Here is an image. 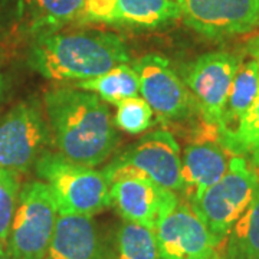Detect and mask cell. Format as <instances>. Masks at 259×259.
Returning <instances> with one entry per match:
<instances>
[{
  "label": "cell",
  "mask_w": 259,
  "mask_h": 259,
  "mask_svg": "<svg viewBox=\"0 0 259 259\" xmlns=\"http://www.w3.org/2000/svg\"><path fill=\"white\" fill-rule=\"evenodd\" d=\"M236 68L238 55L219 51L196 58L185 72L183 81L193 95L202 118L218 131Z\"/></svg>",
  "instance_id": "cell-11"
},
{
  "label": "cell",
  "mask_w": 259,
  "mask_h": 259,
  "mask_svg": "<svg viewBox=\"0 0 259 259\" xmlns=\"http://www.w3.org/2000/svg\"><path fill=\"white\" fill-rule=\"evenodd\" d=\"M128 62L124 39L95 29L56 30L36 37L28 52L29 66L55 82L87 81Z\"/></svg>",
  "instance_id": "cell-2"
},
{
  "label": "cell",
  "mask_w": 259,
  "mask_h": 259,
  "mask_svg": "<svg viewBox=\"0 0 259 259\" xmlns=\"http://www.w3.org/2000/svg\"><path fill=\"white\" fill-rule=\"evenodd\" d=\"M6 88H8V83H6V76L0 72V105L3 102L5 98V93H6Z\"/></svg>",
  "instance_id": "cell-24"
},
{
  "label": "cell",
  "mask_w": 259,
  "mask_h": 259,
  "mask_svg": "<svg viewBox=\"0 0 259 259\" xmlns=\"http://www.w3.org/2000/svg\"><path fill=\"white\" fill-rule=\"evenodd\" d=\"M231 153L218 140H192L182 157V190L186 202H196L226 173Z\"/></svg>",
  "instance_id": "cell-14"
},
{
  "label": "cell",
  "mask_w": 259,
  "mask_h": 259,
  "mask_svg": "<svg viewBox=\"0 0 259 259\" xmlns=\"http://www.w3.org/2000/svg\"><path fill=\"white\" fill-rule=\"evenodd\" d=\"M253 40L259 49V35ZM221 144L232 156L246 158L250 166L259 170V91L239 128Z\"/></svg>",
  "instance_id": "cell-20"
},
{
  "label": "cell",
  "mask_w": 259,
  "mask_h": 259,
  "mask_svg": "<svg viewBox=\"0 0 259 259\" xmlns=\"http://www.w3.org/2000/svg\"><path fill=\"white\" fill-rule=\"evenodd\" d=\"M52 134L36 100L18 102L0 120V168L25 173L47 148Z\"/></svg>",
  "instance_id": "cell-8"
},
{
  "label": "cell",
  "mask_w": 259,
  "mask_h": 259,
  "mask_svg": "<svg viewBox=\"0 0 259 259\" xmlns=\"http://www.w3.org/2000/svg\"><path fill=\"white\" fill-rule=\"evenodd\" d=\"M186 26L210 39L245 35L259 26V0H176Z\"/></svg>",
  "instance_id": "cell-12"
},
{
  "label": "cell",
  "mask_w": 259,
  "mask_h": 259,
  "mask_svg": "<svg viewBox=\"0 0 259 259\" xmlns=\"http://www.w3.org/2000/svg\"><path fill=\"white\" fill-rule=\"evenodd\" d=\"M19 192V173L8 168H0V243L3 248L9 238Z\"/></svg>",
  "instance_id": "cell-23"
},
{
  "label": "cell",
  "mask_w": 259,
  "mask_h": 259,
  "mask_svg": "<svg viewBox=\"0 0 259 259\" xmlns=\"http://www.w3.org/2000/svg\"><path fill=\"white\" fill-rule=\"evenodd\" d=\"M0 259H12V258H10L8 253H5V252H3V253H0Z\"/></svg>",
  "instance_id": "cell-25"
},
{
  "label": "cell",
  "mask_w": 259,
  "mask_h": 259,
  "mask_svg": "<svg viewBox=\"0 0 259 259\" xmlns=\"http://www.w3.org/2000/svg\"><path fill=\"white\" fill-rule=\"evenodd\" d=\"M102 171L110 185L122 177H141L166 190L180 192V147L170 131H151L117 156Z\"/></svg>",
  "instance_id": "cell-6"
},
{
  "label": "cell",
  "mask_w": 259,
  "mask_h": 259,
  "mask_svg": "<svg viewBox=\"0 0 259 259\" xmlns=\"http://www.w3.org/2000/svg\"><path fill=\"white\" fill-rule=\"evenodd\" d=\"M259 91V49L253 37L238 55V68L219 125V143L229 139L239 128Z\"/></svg>",
  "instance_id": "cell-15"
},
{
  "label": "cell",
  "mask_w": 259,
  "mask_h": 259,
  "mask_svg": "<svg viewBox=\"0 0 259 259\" xmlns=\"http://www.w3.org/2000/svg\"><path fill=\"white\" fill-rule=\"evenodd\" d=\"M259 186L256 168L241 156H232L226 173L190 204L219 241L226 242L233 225L246 210Z\"/></svg>",
  "instance_id": "cell-5"
},
{
  "label": "cell",
  "mask_w": 259,
  "mask_h": 259,
  "mask_svg": "<svg viewBox=\"0 0 259 259\" xmlns=\"http://www.w3.org/2000/svg\"><path fill=\"white\" fill-rule=\"evenodd\" d=\"M115 259H160L154 232L137 223H124L117 236Z\"/></svg>",
  "instance_id": "cell-21"
},
{
  "label": "cell",
  "mask_w": 259,
  "mask_h": 259,
  "mask_svg": "<svg viewBox=\"0 0 259 259\" xmlns=\"http://www.w3.org/2000/svg\"><path fill=\"white\" fill-rule=\"evenodd\" d=\"M114 124L131 136L141 134L153 124V110L144 98L133 97L124 100L117 104Z\"/></svg>",
  "instance_id": "cell-22"
},
{
  "label": "cell",
  "mask_w": 259,
  "mask_h": 259,
  "mask_svg": "<svg viewBox=\"0 0 259 259\" xmlns=\"http://www.w3.org/2000/svg\"><path fill=\"white\" fill-rule=\"evenodd\" d=\"M223 259H259V186L249 206L232 228Z\"/></svg>",
  "instance_id": "cell-19"
},
{
  "label": "cell",
  "mask_w": 259,
  "mask_h": 259,
  "mask_svg": "<svg viewBox=\"0 0 259 259\" xmlns=\"http://www.w3.org/2000/svg\"><path fill=\"white\" fill-rule=\"evenodd\" d=\"M131 66L139 75L140 93L163 125L189 131L190 139L200 130L210 127L203 121L193 95L168 59L151 54L136 59Z\"/></svg>",
  "instance_id": "cell-3"
},
{
  "label": "cell",
  "mask_w": 259,
  "mask_h": 259,
  "mask_svg": "<svg viewBox=\"0 0 259 259\" xmlns=\"http://www.w3.org/2000/svg\"><path fill=\"white\" fill-rule=\"evenodd\" d=\"M160 259H223L219 241L189 203L180 202L158 218L154 228Z\"/></svg>",
  "instance_id": "cell-10"
},
{
  "label": "cell",
  "mask_w": 259,
  "mask_h": 259,
  "mask_svg": "<svg viewBox=\"0 0 259 259\" xmlns=\"http://www.w3.org/2000/svg\"><path fill=\"white\" fill-rule=\"evenodd\" d=\"M3 252H5V250H3V245L0 243V253H3Z\"/></svg>",
  "instance_id": "cell-26"
},
{
  "label": "cell",
  "mask_w": 259,
  "mask_h": 259,
  "mask_svg": "<svg viewBox=\"0 0 259 259\" xmlns=\"http://www.w3.org/2000/svg\"><path fill=\"white\" fill-rule=\"evenodd\" d=\"M35 168L37 177L49 186L58 213L93 218L110 206V182L102 170L74 163L58 151L44 153Z\"/></svg>",
  "instance_id": "cell-4"
},
{
  "label": "cell",
  "mask_w": 259,
  "mask_h": 259,
  "mask_svg": "<svg viewBox=\"0 0 259 259\" xmlns=\"http://www.w3.org/2000/svg\"><path fill=\"white\" fill-rule=\"evenodd\" d=\"M179 203L176 192L141 177H122L110 185V204L125 222L154 232L158 218Z\"/></svg>",
  "instance_id": "cell-13"
},
{
  "label": "cell",
  "mask_w": 259,
  "mask_h": 259,
  "mask_svg": "<svg viewBox=\"0 0 259 259\" xmlns=\"http://www.w3.org/2000/svg\"><path fill=\"white\" fill-rule=\"evenodd\" d=\"M58 207L45 182H29L19 192L6 242L12 259H47Z\"/></svg>",
  "instance_id": "cell-7"
},
{
  "label": "cell",
  "mask_w": 259,
  "mask_h": 259,
  "mask_svg": "<svg viewBox=\"0 0 259 259\" xmlns=\"http://www.w3.org/2000/svg\"><path fill=\"white\" fill-rule=\"evenodd\" d=\"M47 259H100L93 218L58 213Z\"/></svg>",
  "instance_id": "cell-16"
},
{
  "label": "cell",
  "mask_w": 259,
  "mask_h": 259,
  "mask_svg": "<svg viewBox=\"0 0 259 259\" xmlns=\"http://www.w3.org/2000/svg\"><path fill=\"white\" fill-rule=\"evenodd\" d=\"M83 0H0V39L29 45L39 36L78 22Z\"/></svg>",
  "instance_id": "cell-9"
},
{
  "label": "cell",
  "mask_w": 259,
  "mask_h": 259,
  "mask_svg": "<svg viewBox=\"0 0 259 259\" xmlns=\"http://www.w3.org/2000/svg\"><path fill=\"white\" fill-rule=\"evenodd\" d=\"M44 108L58 153L71 161L95 167L117 147L111 114L98 95L75 87L52 88L44 97Z\"/></svg>",
  "instance_id": "cell-1"
},
{
  "label": "cell",
  "mask_w": 259,
  "mask_h": 259,
  "mask_svg": "<svg viewBox=\"0 0 259 259\" xmlns=\"http://www.w3.org/2000/svg\"><path fill=\"white\" fill-rule=\"evenodd\" d=\"M180 18L176 0H114L107 25L156 29Z\"/></svg>",
  "instance_id": "cell-17"
},
{
  "label": "cell",
  "mask_w": 259,
  "mask_h": 259,
  "mask_svg": "<svg viewBox=\"0 0 259 259\" xmlns=\"http://www.w3.org/2000/svg\"><path fill=\"white\" fill-rule=\"evenodd\" d=\"M74 87L95 94L102 101L115 105L124 100L137 97L140 93L139 75L128 64L117 65L105 74L87 81H79Z\"/></svg>",
  "instance_id": "cell-18"
}]
</instances>
